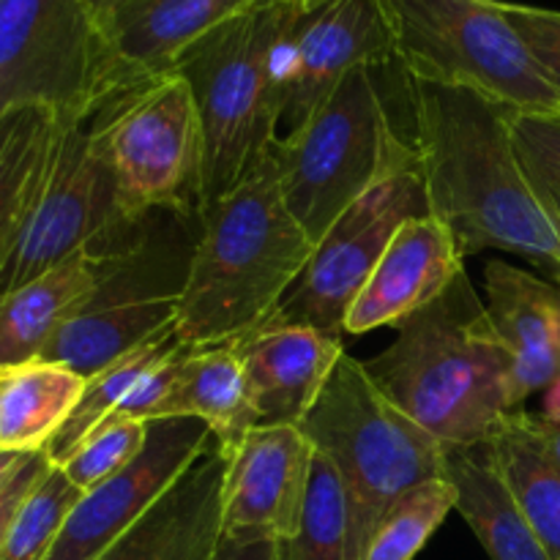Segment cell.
Returning a JSON list of instances; mask_svg holds the SVG:
<instances>
[{"label":"cell","mask_w":560,"mask_h":560,"mask_svg":"<svg viewBox=\"0 0 560 560\" xmlns=\"http://www.w3.org/2000/svg\"><path fill=\"white\" fill-rule=\"evenodd\" d=\"M228 463L230 454L211 438L206 452L98 560H211L222 539Z\"/></svg>","instance_id":"18"},{"label":"cell","mask_w":560,"mask_h":560,"mask_svg":"<svg viewBox=\"0 0 560 560\" xmlns=\"http://www.w3.org/2000/svg\"><path fill=\"white\" fill-rule=\"evenodd\" d=\"M299 16L284 0H255L186 49L175 66L189 82L202 126L200 217L277 145Z\"/></svg>","instance_id":"4"},{"label":"cell","mask_w":560,"mask_h":560,"mask_svg":"<svg viewBox=\"0 0 560 560\" xmlns=\"http://www.w3.org/2000/svg\"><path fill=\"white\" fill-rule=\"evenodd\" d=\"M211 560H279V539L222 534Z\"/></svg>","instance_id":"35"},{"label":"cell","mask_w":560,"mask_h":560,"mask_svg":"<svg viewBox=\"0 0 560 560\" xmlns=\"http://www.w3.org/2000/svg\"><path fill=\"white\" fill-rule=\"evenodd\" d=\"M394 63L381 0H337L301 14L290 36L282 126L299 129L359 66Z\"/></svg>","instance_id":"15"},{"label":"cell","mask_w":560,"mask_h":560,"mask_svg":"<svg viewBox=\"0 0 560 560\" xmlns=\"http://www.w3.org/2000/svg\"><path fill=\"white\" fill-rule=\"evenodd\" d=\"M545 427H547V441H550L552 454H556V459L560 463V424H547L545 421Z\"/></svg>","instance_id":"40"},{"label":"cell","mask_w":560,"mask_h":560,"mask_svg":"<svg viewBox=\"0 0 560 560\" xmlns=\"http://www.w3.org/2000/svg\"><path fill=\"white\" fill-rule=\"evenodd\" d=\"M301 432L342 481L350 560H364L383 514L427 479H441L446 446L410 421L366 375L364 361L342 353Z\"/></svg>","instance_id":"5"},{"label":"cell","mask_w":560,"mask_h":560,"mask_svg":"<svg viewBox=\"0 0 560 560\" xmlns=\"http://www.w3.org/2000/svg\"><path fill=\"white\" fill-rule=\"evenodd\" d=\"M211 438V430L197 419L148 421L145 448L118 476L82 492L47 560L102 558L206 452Z\"/></svg>","instance_id":"13"},{"label":"cell","mask_w":560,"mask_h":560,"mask_svg":"<svg viewBox=\"0 0 560 560\" xmlns=\"http://www.w3.org/2000/svg\"><path fill=\"white\" fill-rule=\"evenodd\" d=\"M424 180L416 153L388 170L361 195L328 233L317 241L310 262L266 323L312 326L326 334H345V317L355 295L372 277L397 230L408 219L427 217Z\"/></svg>","instance_id":"12"},{"label":"cell","mask_w":560,"mask_h":560,"mask_svg":"<svg viewBox=\"0 0 560 560\" xmlns=\"http://www.w3.org/2000/svg\"><path fill=\"white\" fill-rule=\"evenodd\" d=\"M85 392V377L52 361L0 370V448L44 452Z\"/></svg>","instance_id":"25"},{"label":"cell","mask_w":560,"mask_h":560,"mask_svg":"<svg viewBox=\"0 0 560 560\" xmlns=\"http://www.w3.org/2000/svg\"><path fill=\"white\" fill-rule=\"evenodd\" d=\"M315 241L288 211L277 156L200 217L175 331L186 348L230 345L260 328L310 262Z\"/></svg>","instance_id":"2"},{"label":"cell","mask_w":560,"mask_h":560,"mask_svg":"<svg viewBox=\"0 0 560 560\" xmlns=\"http://www.w3.org/2000/svg\"><path fill=\"white\" fill-rule=\"evenodd\" d=\"M288 211L312 241L372 189L413 145L388 124L370 66L350 71L337 91L273 145Z\"/></svg>","instance_id":"8"},{"label":"cell","mask_w":560,"mask_h":560,"mask_svg":"<svg viewBox=\"0 0 560 560\" xmlns=\"http://www.w3.org/2000/svg\"><path fill=\"white\" fill-rule=\"evenodd\" d=\"M58 113L20 107L0 118V268L25 224L52 148Z\"/></svg>","instance_id":"27"},{"label":"cell","mask_w":560,"mask_h":560,"mask_svg":"<svg viewBox=\"0 0 560 560\" xmlns=\"http://www.w3.org/2000/svg\"><path fill=\"white\" fill-rule=\"evenodd\" d=\"M463 260L457 238L441 219L432 213L408 219L355 295L345 331L359 337L377 328H397L452 288L465 271Z\"/></svg>","instance_id":"17"},{"label":"cell","mask_w":560,"mask_h":560,"mask_svg":"<svg viewBox=\"0 0 560 560\" xmlns=\"http://www.w3.org/2000/svg\"><path fill=\"white\" fill-rule=\"evenodd\" d=\"M279 560H350L348 501L337 470L323 454L315 457L301 525L290 539L279 541Z\"/></svg>","instance_id":"29"},{"label":"cell","mask_w":560,"mask_h":560,"mask_svg":"<svg viewBox=\"0 0 560 560\" xmlns=\"http://www.w3.org/2000/svg\"><path fill=\"white\" fill-rule=\"evenodd\" d=\"M255 0H129L107 27L113 96L173 74L186 49Z\"/></svg>","instance_id":"20"},{"label":"cell","mask_w":560,"mask_h":560,"mask_svg":"<svg viewBox=\"0 0 560 560\" xmlns=\"http://www.w3.org/2000/svg\"><path fill=\"white\" fill-rule=\"evenodd\" d=\"M88 3H91L93 14H96L98 22H102V25H104V31H107L109 22H113L115 16H118V11L124 9V5L129 3V0H88Z\"/></svg>","instance_id":"38"},{"label":"cell","mask_w":560,"mask_h":560,"mask_svg":"<svg viewBox=\"0 0 560 560\" xmlns=\"http://www.w3.org/2000/svg\"><path fill=\"white\" fill-rule=\"evenodd\" d=\"M454 509L457 490L446 476L421 481L383 514L364 560H413Z\"/></svg>","instance_id":"28"},{"label":"cell","mask_w":560,"mask_h":560,"mask_svg":"<svg viewBox=\"0 0 560 560\" xmlns=\"http://www.w3.org/2000/svg\"><path fill=\"white\" fill-rule=\"evenodd\" d=\"M27 454H33V452H27ZM27 454L25 452H5V448H0V492H3L5 485L14 479V474L22 468V463L27 459Z\"/></svg>","instance_id":"37"},{"label":"cell","mask_w":560,"mask_h":560,"mask_svg":"<svg viewBox=\"0 0 560 560\" xmlns=\"http://www.w3.org/2000/svg\"><path fill=\"white\" fill-rule=\"evenodd\" d=\"M113 47L88 0H0V118L88 113L113 96Z\"/></svg>","instance_id":"11"},{"label":"cell","mask_w":560,"mask_h":560,"mask_svg":"<svg viewBox=\"0 0 560 560\" xmlns=\"http://www.w3.org/2000/svg\"><path fill=\"white\" fill-rule=\"evenodd\" d=\"M80 498V487L71 485L63 470L52 465L16 512L0 547V560H47Z\"/></svg>","instance_id":"30"},{"label":"cell","mask_w":560,"mask_h":560,"mask_svg":"<svg viewBox=\"0 0 560 560\" xmlns=\"http://www.w3.org/2000/svg\"><path fill=\"white\" fill-rule=\"evenodd\" d=\"M156 213L131 222L96 252V288L38 361L63 364L88 381L173 326L197 241L189 228L200 219Z\"/></svg>","instance_id":"6"},{"label":"cell","mask_w":560,"mask_h":560,"mask_svg":"<svg viewBox=\"0 0 560 560\" xmlns=\"http://www.w3.org/2000/svg\"><path fill=\"white\" fill-rule=\"evenodd\" d=\"M364 370L383 397L443 446H481L520 410L512 361L465 271L441 299L399 323L397 339Z\"/></svg>","instance_id":"3"},{"label":"cell","mask_w":560,"mask_h":560,"mask_svg":"<svg viewBox=\"0 0 560 560\" xmlns=\"http://www.w3.org/2000/svg\"><path fill=\"white\" fill-rule=\"evenodd\" d=\"M405 80L427 206L463 255L498 249L560 271V222L525 175L512 113L468 88Z\"/></svg>","instance_id":"1"},{"label":"cell","mask_w":560,"mask_h":560,"mask_svg":"<svg viewBox=\"0 0 560 560\" xmlns=\"http://www.w3.org/2000/svg\"><path fill=\"white\" fill-rule=\"evenodd\" d=\"M443 476L457 490V512L492 560H552L503 485L487 446H446Z\"/></svg>","instance_id":"23"},{"label":"cell","mask_w":560,"mask_h":560,"mask_svg":"<svg viewBox=\"0 0 560 560\" xmlns=\"http://www.w3.org/2000/svg\"><path fill=\"white\" fill-rule=\"evenodd\" d=\"M487 317L512 361L517 408L560 375V290L506 260L485 266Z\"/></svg>","instance_id":"19"},{"label":"cell","mask_w":560,"mask_h":560,"mask_svg":"<svg viewBox=\"0 0 560 560\" xmlns=\"http://www.w3.org/2000/svg\"><path fill=\"white\" fill-rule=\"evenodd\" d=\"M230 345L244 366L257 427H299L345 353L337 334L282 323H262Z\"/></svg>","instance_id":"16"},{"label":"cell","mask_w":560,"mask_h":560,"mask_svg":"<svg viewBox=\"0 0 560 560\" xmlns=\"http://www.w3.org/2000/svg\"><path fill=\"white\" fill-rule=\"evenodd\" d=\"M148 421L137 419H104L63 465H58L66 479L82 492L104 485L107 479L129 468L137 454L145 448Z\"/></svg>","instance_id":"31"},{"label":"cell","mask_w":560,"mask_h":560,"mask_svg":"<svg viewBox=\"0 0 560 560\" xmlns=\"http://www.w3.org/2000/svg\"><path fill=\"white\" fill-rule=\"evenodd\" d=\"M485 446L545 550L560 560V463L547 441L545 421L514 410Z\"/></svg>","instance_id":"24"},{"label":"cell","mask_w":560,"mask_h":560,"mask_svg":"<svg viewBox=\"0 0 560 560\" xmlns=\"http://www.w3.org/2000/svg\"><path fill=\"white\" fill-rule=\"evenodd\" d=\"M49 468H52V463H49L44 452L27 454V459L22 463V468L16 470L14 479H11L9 485H5V490L0 492V547H3L5 534H9L20 506L25 503V498L31 495L33 487L44 479V474H47Z\"/></svg>","instance_id":"34"},{"label":"cell","mask_w":560,"mask_h":560,"mask_svg":"<svg viewBox=\"0 0 560 560\" xmlns=\"http://www.w3.org/2000/svg\"><path fill=\"white\" fill-rule=\"evenodd\" d=\"M541 421H547V424H560V375L545 388V399H541Z\"/></svg>","instance_id":"36"},{"label":"cell","mask_w":560,"mask_h":560,"mask_svg":"<svg viewBox=\"0 0 560 560\" xmlns=\"http://www.w3.org/2000/svg\"><path fill=\"white\" fill-rule=\"evenodd\" d=\"M186 348L178 339L175 331V323L170 328H164L162 334H156L153 339L142 342L140 348H135L131 353L120 355L118 361H113L109 366H104L102 372H96L93 377L85 381V392H82L80 402L71 410V416L66 419V424L60 427L58 435L47 443L44 454L52 465H63L66 459L74 454V448L102 424L104 419L118 413L126 405V399L140 388V383L145 381L151 372H156L159 366L170 364L173 359H178Z\"/></svg>","instance_id":"26"},{"label":"cell","mask_w":560,"mask_h":560,"mask_svg":"<svg viewBox=\"0 0 560 560\" xmlns=\"http://www.w3.org/2000/svg\"><path fill=\"white\" fill-rule=\"evenodd\" d=\"M98 279V255L82 249L22 288L0 293V370L42 359Z\"/></svg>","instance_id":"21"},{"label":"cell","mask_w":560,"mask_h":560,"mask_svg":"<svg viewBox=\"0 0 560 560\" xmlns=\"http://www.w3.org/2000/svg\"><path fill=\"white\" fill-rule=\"evenodd\" d=\"M93 113L131 222L153 211L200 219L202 126L178 71L104 98Z\"/></svg>","instance_id":"9"},{"label":"cell","mask_w":560,"mask_h":560,"mask_svg":"<svg viewBox=\"0 0 560 560\" xmlns=\"http://www.w3.org/2000/svg\"><path fill=\"white\" fill-rule=\"evenodd\" d=\"M509 126L525 175L560 222V113H512Z\"/></svg>","instance_id":"32"},{"label":"cell","mask_w":560,"mask_h":560,"mask_svg":"<svg viewBox=\"0 0 560 560\" xmlns=\"http://www.w3.org/2000/svg\"><path fill=\"white\" fill-rule=\"evenodd\" d=\"M405 77L468 88L509 113H560V93L501 0H381Z\"/></svg>","instance_id":"7"},{"label":"cell","mask_w":560,"mask_h":560,"mask_svg":"<svg viewBox=\"0 0 560 560\" xmlns=\"http://www.w3.org/2000/svg\"><path fill=\"white\" fill-rule=\"evenodd\" d=\"M501 5L514 31L528 44L530 55L541 66L547 80L560 93V11L541 9V5L506 3V0H501Z\"/></svg>","instance_id":"33"},{"label":"cell","mask_w":560,"mask_h":560,"mask_svg":"<svg viewBox=\"0 0 560 560\" xmlns=\"http://www.w3.org/2000/svg\"><path fill=\"white\" fill-rule=\"evenodd\" d=\"M315 446L301 427H255L230 454L222 490V534L284 541L304 517Z\"/></svg>","instance_id":"14"},{"label":"cell","mask_w":560,"mask_h":560,"mask_svg":"<svg viewBox=\"0 0 560 560\" xmlns=\"http://www.w3.org/2000/svg\"><path fill=\"white\" fill-rule=\"evenodd\" d=\"M197 419L228 454L235 452L257 421L246 397L244 366L233 345L191 348L151 419Z\"/></svg>","instance_id":"22"},{"label":"cell","mask_w":560,"mask_h":560,"mask_svg":"<svg viewBox=\"0 0 560 560\" xmlns=\"http://www.w3.org/2000/svg\"><path fill=\"white\" fill-rule=\"evenodd\" d=\"M129 224L96 113L58 115L42 184L0 268V293L33 282L77 252H98Z\"/></svg>","instance_id":"10"},{"label":"cell","mask_w":560,"mask_h":560,"mask_svg":"<svg viewBox=\"0 0 560 560\" xmlns=\"http://www.w3.org/2000/svg\"><path fill=\"white\" fill-rule=\"evenodd\" d=\"M284 3H290L293 9H299L301 14H310V11L323 9V5H328V3H337V0H284Z\"/></svg>","instance_id":"39"}]
</instances>
